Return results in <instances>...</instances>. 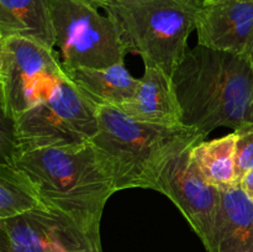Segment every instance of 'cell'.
Listing matches in <instances>:
<instances>
[{
	"instance_id": "6da1fadb",
	"label": "cell",
	"mask_w": 253,
	"mask_h": 252,
	"mask_svg": "<svg viewBox=\"0 0 253 252\" xmlns=\"http://www.w3.org/2000/svg\"><path fill=\"white\" fill-rule=\"evenodd\" d=\"M182 124L204 137L219 127L253 125V71L245 53L197 44L172 76Z\"/></svg>"
},
{
	"instance_id": "7a4b0ae2",
	"label": "cell",
	"mask_w": 253,
	"mask_h": 252,
	"mask_svg": "<svg viewBox=\"0 0 253 252\" xmlns=\"http://www.w3.org/2000/svg\"><path fill=\"white\" fill-rule=\"evenodd\" d=\"M11 165L31 179L49 210L101 241L104 208L118 190L93 143L20 151Z\"/></svg>"
},
{
	"instance_id": "3957f363",
	"label": "cell",
	"mask_w": 253,
	"mask_h": 252,
	"mask_svg": "<svg viewBox=\"0 0 253 252\" xmlns=\"http://www.w3.org/2000/svg\"><path fill=\"white\" fill-rule=\"evenodd\" d=\"M99 130L91 140L116 190L156 189L163 168L204 136L183 125L138 121L115 106H96Z\"/></svg>"
},
{
	"instance_id": "277c9868",
	"label": "cell",
	"mask_w": 253,
	"mask_h": 252,
	"mask_svg": "<svg viewBox=\"0 0 253 252\" xmlns=\"http://www.w3.org/2000/svg\"><path fill=\"white\" fill-rule=\"evenodd\" d=\"M200 0H104L128 53L172 77L188 52Z\"/></svg>"
},
{
	"instance_id": "5b68a950",
	"label": "cell",
	"mask_w": 253,
	"mask_h": 252,
	"mask_svg": "<svg viewBox=\"0 0 253 252\" xmlns=\"http://www.w3.org/2000/svg\"><path fill=\"white\" fill-rule=\"evenodd\" d=\"M99 130L96 105L67 74L53 90L15 119L17 152L91 142Z\"/></svg>"
},
{
	"instance_id": "8992f818",
	"label": "cell",
	"mask_w": 253,
	"mask_h": 252,
	"mask_svg": "<svg viewBox=\"0 0 253 252\" xmlns=\"http://www.w3.org/2000/svg\"><path fill=\"white\" fill-rule=\"evenodd\" d=\"M56 46L66 69L104 68L128 53L108 15L82 0H48Z\"/></svg>"
},
{
	"instance_id": "52a82bcc",
	"label": "cell",
	"mask_w": 253,
	"mask_h": 252,
	"mask_svg": "<svg viewBox=\"0 0 253 252\" xmlns=\"http://www.w3.org/2000/svg\"><path fill=\"white\" fill-rule=\"evenodd\" d=\"M66 77L53 48L19 36L0 37V109L16 119Z\"/></svg>"
},
{
	"instance_id": "ba28073f",
	"label": "cell",
	"mask_w": 253,
	"mask_h": 252,
	"mask_svg": "<svg viewBox=\"0 0 253 252\" xmlns=\"http://www.w3.org/2000/svg\"><path fill=\"white\" fill-rule=\"evenodd\" d=\"M56 245L67 252H103L101 241L49 209L0 219V252H48Z\"/></svg>"
},
{
	"instance_id": "9c48e42d",
	"label": "cell",
	"mask_w": 253,
	"mask_h": 252,
	"mask_svg": "<svg viewBox=\"0 0 253 252\" xmlns=\"http://www.w3.org/2000/svg\"><path fill=\"white\" fill-rule=\"evenodd\" d=\"M187 148L163 168L156 189L179 209L195 234L205 245L211 234L220 200V190L208 183L193 162Z\"/></svg>"
},
{
	"instance_id": "30bf717a",
	"label": "cell",
	"mask_w": 253,
	"mask_h": 252,
	"mask_svg": "<svg viewBox=\"0 0 253 252\" xmlns=\"http://www.w3.org/2000/svg\"><path fill=\"white\" fill-rule=\"evenodd\" d=\"M198 44L245 53L253 35V0L202 2L197 15Z\"/></svg>"
},
{
	"instance_id": "8fae6325",
	"label": "cell",
	"mask_w": 253,
	"mask_h": 252,
	"mask_svg": "<svg viewBox=\"0 0 253 252\" xmlns=\"http://www.w3.org/2000/svg\"><path fill=\"white\" fill-rule=\"evenodd\" d=\"M207 252H253V202L239 184L220 190Z\"/></svg>"
},
{
	"instance_id": "7c38bea8",
	"label": "cell",
	"mask_w": 253,
	"mask_h": 252,
	"mask_svg": "<svg viewBox=\"0 0 253 252\" xmlns=\"http://www.w3.org/2000/svg\"><path fill=\"white\" fill-rule=\"evenodd\" d=\"M118 108L143 123L169 126L182 124V110L172 77L155 67H145L135 95Z\"/></svg>"
},
{
	"instance_id": "4fadbf2b",
	"label": "cell",
	"mask_w": 253,
	"mask_h": 252,
	"mask_svg": "<svg viewBox=\"0 0 253 252\" xmlns=\"http://www.w3.org/2000/svg\"><path fill=\"white\" fill-rule=\"evenodd\" d=\"M66 74L96 106L118 108L135 95L140 82L127 71L125 62L104 68L66 69Z\"/></svg>"
},
{
	"instance_id": "5bb4252c",
	"label": "cell",
	"mask_w": 253,
	"mask_h": 252,
	"mask_svg": "<svg viewBox=\"0 0 253 252\" xmlns=\"http://www.w3.org/2000/svg\"><path fill=\"white\" fill-rule=\"evenodd\" d=\"M19 36L56 46L48 0H0V37Z\"/></svg>"
},
{
	"instance_id": "9a60e30c",
	"label": "cell",
	"mask_w": 253,
	"mask_h": 252,
	"mask_svg": "<svg viewBox=\"0 0 253 252\" xmlns=\"http://www.w3.org/2000/svg\"><path fill=\"white\" fill-rule=\"evenodd\" d=\"M235 132L193 146L190 155L203 177L219 190L239 184L235 166Z\"/></svg>"
},
{
	"instance_id": "2e32d148",
	"label": "cell",
	"mask_w": 253,
	"mask_h": 252,
	"mask_svg": "<svg viewBox=\"0 0 253 252\" xmlns=\"http://www.w3.org/2000/svg\"><path fill=\"white\" fill-rule=\"evenodd\" d=\"M48 209L29 177L12 165H0V219Z\"/></svg>"
},
{
	"instance_id": "e0dca14e",
	"label": "cell",
	"mask_w": 253,
	"mask_h": 252,
	"mask_svg": "<svg viewBox=\"0 0 253 252\" xmlns=\"http://www.w3.org/2000/svg\"><path fill=\"white\" fill-rule=\"evenodd\" d=\"M235 140V166L239 180L253 169V125H246L234 131Z\"/></svg>"
},
{
	"instance_id": "ac0fdd59",
	"label": "cell",
	"mask_w": 253,
	"mask_h": 252,
	"mask_svg": "<svg viewBox=\"0 0 253 252\" xmlns=\"http://www.w3.org/2000/svg\"><path fill=\"white\" fill-rule=\"evenodd\" d=\"M17 151L15 120L1 114L0 116V165H11Z\"/></svg>"
},
{
	"instance_id": "d6986e66",
	"label": "cell",
	"mask_w": 253,
	"mask_h": 252,
	"mask_svg": "<svg viewBox=\"0 0 253 252\" xmlns=\"http://www.w3.org/2000/svg\"><path fill=\"white\" fill-rule=\"evenodd\" d=\"M239 185L246 193L247 197L253 202V169L247 172L241 179L239 180Z\"/></svg>"
},
{
	"instance_id": "ffe728a7",
	"label": "cell",
	"mask_w": 253,
	"mask_h": 252,
	"mask_svg": "<svg viewBox=\"0 0 253 252\" xmlns=\"http://www.w3.org/2000/svg\"><path fill=\"white\" fill-rule=\"evenodd\" d=\"M245 54H246V57L249 58L250 63H251V67H252V71H253V35L251 40H250L249 44H247V48H246V52H245Z\"/></svg>"
},
{
	"instance_id": "44dd1931",
	"label": "cell",
	"mask_w": 253,
	"mask_h": 252,
	"mask_svg": "<svg viewBox=\"0 0 253 252\" xmlns=\"http://www.w3.org/2000/svg\"><path fill=\"white\" fill-rule=\"evenodd\" d=\"M82 1L86 2V4L91 5V6L96 7V9H103V4H104V0H82Z\"/></svg>"
},
{
	"instance_id": "7402d4cb",
	"label": "cell",
	"mask_w": 253,
	"mask_h": 252,
	"mask_svg": "<svg viewBox=\"0 0 253 252\" xmlns=\"http://www.w3.org/2000/svg\"><path fill=\"white\" fill-rule=\"evenodd\" d=\"M48 252H67V251L63 249V247H61V246H58V245H56V246L52 247V249L49 250Z\"/></svg>"
},
{
	"instance_id": "603a6c76",
	"label": "cell",
	"mask_w": 253,
	"mask_h": 252,
	"mask_svg": "<svg viewBox=\"0 0 253 252\" xmlns=\"http://www.w3.org/2000/svg\"><path fill=\"white\" fill-rule=\"evenodd\" d=\"M215 1H221V0H203V2H215Z\"/></svg>"
},
{
	"instance_id": "cb8c5ba5",
	"label": "cell",
	"mask_w": 253,
	"mask_h": 252,
	"mask_svg": "<svg viewBox=\"0 0 253 252\" xmlns=\"http://www.w3.org/2000/svg\"><path fill=\"white\" fill-rule=\"evenodd\" d=\"M200 1H202V0H200Z\"/></svg>"
}]
</instances>
